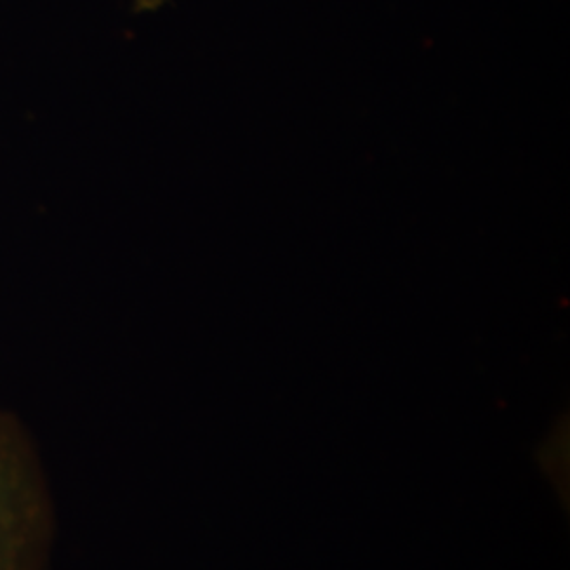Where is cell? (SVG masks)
<instances>
[{"label":"cell","instance_id":"obj_1","mask_svg":"<svg viewBox=\"0 0 570 570\" xmlns=\"http://www.w3.org/2000/svg\"><path fill=\"white\" fill-rule=\"evenodd\" d=\"M58 513L41 449L18 414L0 407V570H51Z\"/></svg>","mask_w":570,"mask_h":570}]
</instances>
